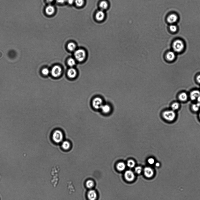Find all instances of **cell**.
<instances>
[{
  "mask_svg": "<svg viewBox=\"0 0 200 200\" xmlns=\"http://www.w3.org/2000/svg\"><path fill=\"white\" fill-rule=\"evenodd\" d=\"M94 185V182L92 181L89 180L87 181L86 182L87 186L89 188H91Z\"/></svg>",
  "mask_w": 200,
  "mask_h": 200,
  "instance_id": "obj_27",
  "label": "cell"
},
{
  "mask_svg": "<svg viewBox=\"0 0 200 200\" xmlns=\"http://www.w3.org/2000/svg\"><path fill=\"white\" fill-rule=\"evenodd\" d=\"M135 172L138 174H141L142 171V168L140 166H138L136 167L135 168Z\"/></svg>",
  "mask_w": 200,
  "mask_h": 200,
  "instance_id": "obj_29",
  "label": "cell"
},
{
  "mask_svg": "<svg viewBox=\"0 0 200 200\" xmlns=\"http://www.w3.org/2000/svg\"><path fill=\"white\" fill-rule=\"evenodd\" d=\"M175 54L173 51H169L168 52L166 55V58L168 61H172L175 59Z\"/></svg>",
  "mask_w": 200,
  "mask_h": 200,
  "instance_id": "obj_15",
  "label": "cell"
},
{
  "mask_svg": "<svg viewBox=\"0 0 200 200\" xmlns=\"http://www.w3.org/2000/svg\"><path fill=\"white\" fill-rule=\"evenodd\" d=\"M61 146L63 149L65 150H67L70 148V144L68 141H64L63 142Z\"/></svg>",
  "mask_w": 200,
  "mask_h": 200,
  "instance_id": "obj_19",
  "label": "cell"
},
{
  "mask_svg": "<svg viewBox=\"0 0 200 200\" xmlns=\"http://www.w3.org/2000/svg\"><path fill=\"white\" fill-rule=\"evenodd\" d=\"M84 0H75V3L77 6L81 7L84 3Z\"/></svg>",
  "mask_w": 200,
  "mask_h": 200,
  "instance_id": "obj_25",
  "label": "cell"
},
{
  "mask_svg": "<svg viewBox=\"0 0 200 200\" xmlns=\"http://www.w3.org/2000/svg\"><path fill=\"white\" fill-rule=\"evenodd\" d=\"M55 9L54 7L51 5L47 6L45 9V11L47 15H51L54 13Z\"/></svg>",
  "mask_w": 200,
  "mask_h": 200,
  "instance_id": "obj_13",
  "label": "cell"
},
{
  "mask_svg": "<svg viewBox=\"0 0 200 200\" xmlns=\"http://www.w3.org/2000/svg\"><path fill=\"white\" fill-rule=\"evenodd\" d=\"M55 0H46L47 2L48 3H51L53 2V1Z\"/></svg>",
  "mask_w": 200,
  "mask_h": 200,
  "instance_id": "obj_35",
  "label": "cell"
},
{
  "mask_svg": "<svg viewBox=\"0 0 200 200\" xmlns=\"http://www.w3.org/2000/svg\"><path fill=\"white\" fill-rule=\"evenodd\" d=\"M100 109L104 113L106 114L109 113L111 110V107L107 105H102Z\"/></svg>",
  "mask_w": 200,
  "mask_h": 200,
  "instance_id": "obj_17",
  "label": "cell"
},
{
  "mask_svg": "<svg viewBox=\"0 0 200 200\" xmlns=\"http://www.w3.org/2000/svg\"><path fill=\"white\" fill-rule=\"evenodd\" d=\"M99 7L101 10L104 11L106 10L109 7V4L107 1L103 0L100 2Z\"/></svg>",
  "mask_w": 200,
  "mask_h": 200,
  "instance_id": "obj_11",
  "label": "cell"
},
{
  "mask_svg": "<svg viewBox=\"0 0 200 200\" xmlns=\"http://www.w3.org/2000/svg\"><path fill=\"white\" fill-rule=\"evenodd\" d=\"M125 164L123 162H120L118 163L116 167L117 169L120 171H122L124 170L125 168Z\"/></svg>",
  "mask_w": 200,
  "mask_h": 200,
  "instance_id": "obj_20",
  "label": "cell"
},
{
  "mask_svg": "<svg viewBox=\"0 0 200 200\" xmlns=\"http://www.w3.org/2000/svg\"><path fill=\"white\" fill-rule=\"evenodd\" d=\"M67 63L69 66L70 67H73L75 64V62L74 59L71 58L69 59L67 61Z\"/></svg>",
  "mask_w": 200,
  "mask_h": 200,
  "instance_id": "obj_23",
  "label": "cell"
},
{
  "mask_svg": "<svg viewBox=\"0 0 200 200\" xmlns=\"http://www.w3.org/2000/svg\"><path fill=\"white\" fill-rule=\"evenodd\" d=\"M105 15L104 11L101 10L97 12L95 16L96 19L99 22L102 21L104 20Z\"/></svg>",
  "mask_w": 200,
  "mask_h": 200,
  "instance_id": "obj_8",
  "label": "cell"
},
{
  "mask_svg": "<svg viewBox=\"0 0 200 200\" xmlns=\"http://www.w3.org/2000/svg\"><path fill=\"white\" fill-rule=\"evenodd\" d=\"M75 57L77 61L80 62L82 61L85 59L86 56V53L84 50L79 49L74 53Z\"/></svg>",
  "mask_w": 200,
  "mask_h": 200,
  "instance_id": "obj_4",
  "label": "cell"
},
{
  "mask_svg": "<svg viewBox=\"0 0 200 200\" xmlns=\"http://www.w3.org/2000/svg\"><path fill=\"white\" fill-rule=\"evenodd\" d=\"M200 96V92L198 90H195L192 91L190 94V99L193 101L197 100L198 97Z\"/></svg>",
  "mask_w": 200,
  "mask_h": 200,
  "instance_id": "obj_10",
  "label": "cell"
},
{
  "mask_svg": "<svg viewBox=\"0 0 200 200\" xmlns=\"http://www.w3.org/2000/svg\"><path fill=\"white\" fill-rule=\"evenodd\" d=\"M124 177L129 182H131L134 179L135 176L133 172L128 170L126 171L124 174Z\"/></svg>",
  "mask_w": 200,
  "mask_h": 200,
  "instance_id": "obj_7",
  "label": "cell"
},
{
  "mask_svg": "<svg viewBox=\"0 0 200 200\" xmlns=\"http://www.w3.org/2000/svg\"><path fill=\"white\" fill-rule=\"evenodd\" d=\"M200 107L199 105L197 104H193L192 105V109L193 111L195 112L198 111H199Z\"/></svg>",
  "mask_w": 200,
  "mask_h": 200,
  "instance_id": "obj_26",
  "label": "cell"
},
{
  "mask_svg": "<svg viewBox=\"0 0 200 200\" xmlns=\"http://www.w3.org/2000/svg\"><path fill=\"white\" fill-rule=\"evenodd\" d=\"M163 118L168 122H171L174 121L176 117V113L172 110H167L163 112L162 114Z\"/></svg>",
  "mask_w": 200,
  "mask_h": 200,
  "instance_id": "obj_1",
  "label": "cell"
},
{
  "mask_svg": "<svg viewBox=\"0 0 200 200\" xmlns=\"http://www.w3.org/2000/svg\"><path fill=\"white\" fill-rule=\"evenodd\" d=\"M67 48L70 51H73L76 48V45L74 43L71 42L69 43L67 45Z\"/></svg>",
  "mask_w": 200,
  "mask_h": 200,
  "instance_id": "obj_22",
  "label": "cell"
},
{
  "mask_svg": "<svg viewBox=\"0 0 200 200\" xmlns=\"http://www.w3.org/2000/svg\"><path fill=\"white\" fill-rule=\"evenodd\" d=\"M148 162L150 164H153L155 162V160L153 158H150L148 160Z\"/></svg>",
  "mask_w": 200,
  "mask_h": 200,
  "instance_id": "obj_31",
  "label": "cell"
},
{
  "mask_svg": "<svg viewBox=\"0 0 200 200\" xmlns=\"http://www.w3.org/2000/svg\"><path fill=\"white\" fill-rule=\"evenodd\" d=\"M144 174L146 177L150 178L153 175L154 172L151 168L146 167L144 169Z\"/></svg>",
  "mask_w": 200,
  "mask_h": 200,
  "instance_id": "obj_9",
  "label": "cell"
},
{
  "mask_svg": "<svg viewBox=\"0 0 200 200\" xmlns=\"http://www.w3.org/2000/svg\"><path fill=\"white\" fill-rule=\"evenodd\" d=\"M53 141L57 143L62 142L64 138V135L60 130H57L53 132L52 135Z\"/></svg>",
  "mask_w": 200,
  "mask_h": 200,
  "instance_id": "obj_2",
  "label": "cell"
},
{
  "mask_svg": "<svg viewBox=\"0 0 200 200\" xmlns=\"http://www.w3.org/2000/svg\"><path fill=\"white\" fill-rule=\"evenodd\" d=\"M199 118H200V113H199Z\"/></svg>",
  "mask_w": 200,
  "mask_h": 200,
  "instance_id": "obj_37",
  "label": "cell"
},
{
  "mask_svg": "<svg viewBox=\"0 0 200 200\" xmlns=\"http://www.w3.org/2000/svg\"><path fill=\"white\" fill-rule=\"evenodd\" d=\"M188 99V96L186 93L182 92L179 94V100L182 102L186 101Z\"/></svg>",
  "mask_w": 200,
  "mask_h": 200,
  "instance_id": "obj_18",
  "label": "cell"
},
{
  "mask_svg": "<svg viewBox=\"0 0 200 200\" xmlns=\"http://www.w3.org/2000/svg\"><path fill=\"white\" fill-rule=\"evenodd\" d=\"M67 1L69 4H71L73 3L74 0H67Z\"/></svg>",
  "mask_w": 200,
  "mask_h": 200,
  "instance_id": "obj_33",
  "label": "cell"
},
{
  "mask_svg": "<svg viewBox=\"0 0 200 200\" xmlns=\"http://www.w3.org/2000/svg\"><path fill=\"white\" fill-rule=\"evenodd\" d=\"M103 101L100 97H96L94 99L92 102V105L93 108L96 109H100L102 106Z\"/></svg>",
  "mask_w": 200,
  "mask_h": 200,
  "instance_id": "obj_5",
  "label": "cell"
},
{
  "mask_svg": "<svg viewBox=\"0 0 200 200\" xmlns=\"http://www.w3.org/2000/svg\"><path fill=\"white\" fill-rule=\"evenodd\" d=\"M88 197L90 200H94L97 197V194L94 190H90L88 194Z\"/></svg>",
  "mask_w": 200,
  "mask_h": 200,
  "instance_id": "obj_16",
  "label": "cell"
},
{
  "mask_svg": "<svg viewBox=\"0 0 200 200\" xmlns=\"http://www.w3.org/2000/svg\"><path fill=\"white\" fill-rule=\"evenodd\" d=\"M180 107V105L178 102H175L173 103L171 106L172 110L174 111H177L179 109Z\"/></svg>",
  "mask_w": 200,
  "mask_h": 200,
  "instance_id": "obj_21",
  "label": "cell"
},
{
  "mask_svg": "<svg viewBox=\"0 0 200 200\" xmlns=\"http://www.w3.org/2000/svg\"><path fill=\"white\" fill-rule=\"evenodd\" d=\"M170 29L172 32H176L177 30V26L174 25H171L170 27Z\"/></svg>",
  "mask_w": 200,
  "mask_h": 200,
  "instance_id": "obj_28",
  "label": "cell"
},
{
  "mask_svg": "<svg viewBox=\"0 0 200 200\" xmlns=\"http://www.w3.org/2000/svg\"><path fill=\"white\" fill-rule=\"evenodd\" d=\"M197 81L198 83H200V75H198L197 78Z\"/></svg>",
  "mask_w": 200,
  "mask_h": 200,
  "instance_id": "obj_34",
  "label": "cell"
},
{
  "mask_svg": "<svg viewBox=\"0 0 200 200\" xmlns=\"http://www.w3.org/2000/svg\"><path fill=\"white\" fill-rule=\"evenodd\" d=\"M178 17L175 14H172L170 15L167 18V21L170 23H174L177 21Z\"/></svg>",
  "mask_w": 200,
  "mask_h": 200,
  "instance_id": "obj_12",
  "label": "cell"
},
{
  "mask_svg": "<svg viewBox=\"0 0 200 200\" xmlns=\"http://www.w3.org/2000/svg\"><path fill=\"white\" fill-rule=\"evenodd\" d=\"M127 165L129 168H133L135 166V162L133 160H129L127 162Z\"/></svg>",
  "mask_w": 200,
  "mask_h": 200,
  "instance_id": "obj_24",
  "label": "cell"
},
{
  "mask_svg": "<svg viewBox=\"0 0 200 200\" xmlns=\"http://www.w3.org/2000/svg\"><path fill=\"white\" fill-rule=\"evenodd\" d=\"M62 72V69L60 67L58 66H54L51 70L52 75L53 77H58L60 75Z\"/></svg>",
  "mask_w": 200,
  "mask_h": 200,
  "instance_id": "obj_6",
  "label": "cell"
},
{
  "mask_svg": "<svg viewBox=\"0 0 200 200\" xmlns=\"http://www.w3.org/2000/svg\"><path fill=\"white\" fill-rule=\"evenodd\" d=\"M57 2L60 4L64 3L67 0H55Z\"/></svg>",
  "mask_w": 200,
  "mask_h": 200,
  "instance_id": "obj_32",
  "label": "cell"
},
{
  "mask_svg": "<svg viewBox=\"0 0 200 200\" xmlns=\"http://www.w3.org/2000/svg\"><path fill=\"white\" fill-rule=\"evenodd\" d=\"M68 76L70 78H74L76 77L77 72L74 69L71 68L69 69L67 72Z\"/></svg>",
  "mask_w": 200,
  "mask_h": 200,
  "instance_id": "obj_14",
  "label": "cell"
},
{
  "mask_svg": "<svg viewBox=\"0 0 200 200\" xmlns=\"http://www.w3.org/2000/svg\"><path fill=\"white\" fill-rule=\"evenodd\" d=\"M160 166V163H157L156 164V167H158Z\"/></svg>",
  "mask_w": 200,
  "mask_h": 200,
  "instance_id": "obj_36",
  "label": "cell"
},
{
  "mask_svg": "<svg viewBox=\"0 0 200 200\" xmlns=\"http://www.w3.org/2000/svg\"><path fill=\"white\" fill-rule=\"evenodd\" d=\"M173 47L174 51L177 52H180L183 49L184 44L182 41L176 40L173 43Z\"/></svg>",
  "mask_w": 200,
  "mask_h": 200,
  "instance_id": "obj_3",
  "label": "cell"
},
{
  "mask_svg": "<svg viewBox=\"0 0 200 200\" xmlns=\"http://www.w3.org/2000/svg\"><path fill=\"white\" fill-rule=\"evenodd\" d=\"M42 73L44 75H47L49 73V71L48 69L45 68L43 69L42 70Z\"/></svg>",
  "mask_w": 200,
  "mask_h": 200,
  "instance_id": "obj_30",
  "label": "cell"
}]
</instances>
